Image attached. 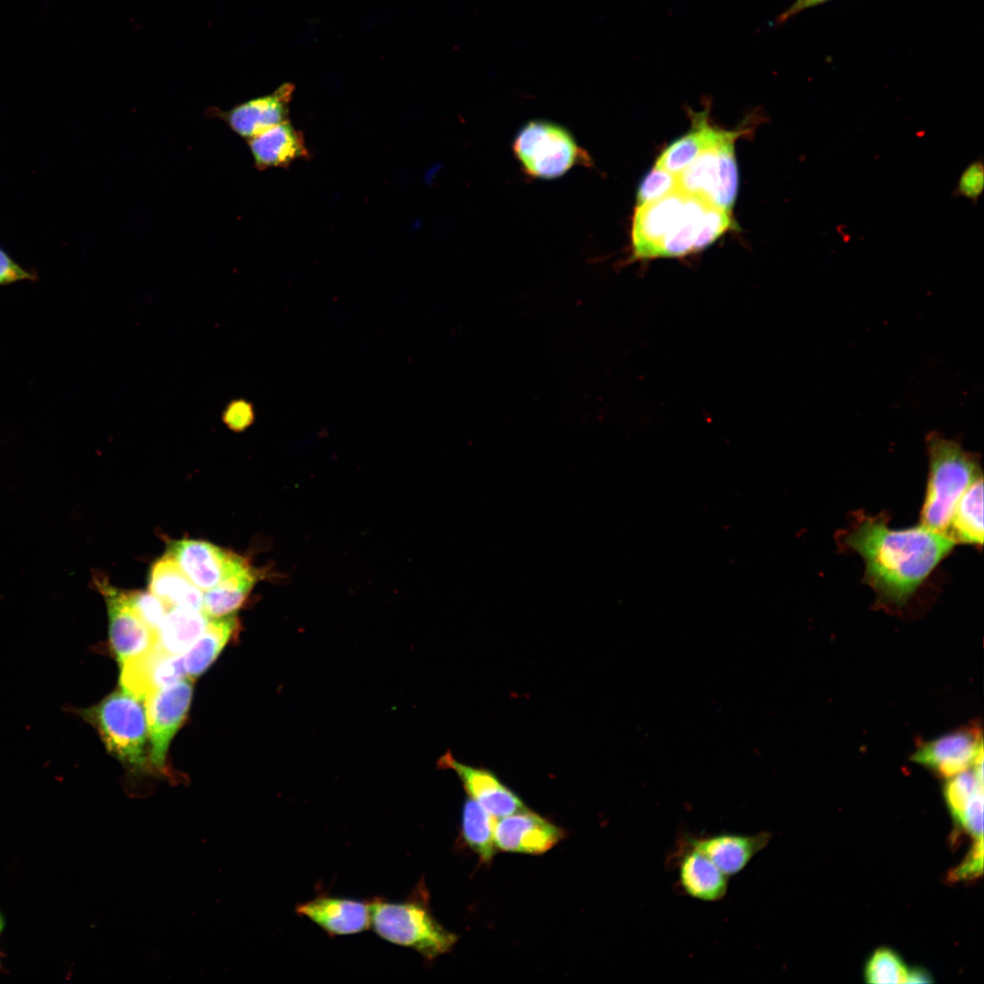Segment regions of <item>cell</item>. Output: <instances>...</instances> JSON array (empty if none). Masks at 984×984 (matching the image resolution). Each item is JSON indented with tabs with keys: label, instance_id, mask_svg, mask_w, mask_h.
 <instances>
[{
	"label": "cell",
	"instance_id": "83f0119b",
	"mask_svg": "<svg viewBox=\"0 0 984 984\" xmlns=\"http://www.w3.org/2000/svg\"><path fill=\"white\" fill-rule=\"evenodd\" d=\"M908 970L900 957L889 948L877 949L868 959L865 977L868 983H906Z\"/></svg>",
	"mask_w": 984,
	"mask_h": 984
},
{
	"label": "cell",
	"instance_id": "ba28073f",
	"mask_svg": "<svg viewBox=\"0 0 984 984\" xmlns=\"http://www.w3.org/2000/svg\"><path fill=\"white\" fill-rule=\"evenodd\" d=\"M911 761L943 777H952L983 763L982 733L977 727H965L943 734L920 744Z\"/></svg>",
	"mask_w": 984,
	"mask_h": 984
},
{
	"label": "cell",
	"instance_id": "f1b7e54d",
	"mask_svg": "<svg viewBox=\"0 0 984 984\" xmlns=\"http://www.w3.org/2000/svg\"><path fill=\"white\" fill-rule=\"evenodd\" d=\"M678 190L677 175L654 165L638 189L637 205L653 201Z\"/></svg>",
	"mask_w": 984,
	"mask_h": 984
},
{
	"label": "cell",
	"instance_id": "3957f363",
	"mask_svg": "<svg viewBox=\"0 0 984 984\" xmlns=\"http://www.w3.org/2000/svg\"><path fill=\"white\" fill-rule=\"evenodd\" d=\"M370 913V926L378 937L412 948L426 960L449 952L458 939L433 916L429 895L423 882H419L410 896L401 902L373 898Z\"/></svg>",
	"mask_w": 984,
	"mask_h": 984
},
{
	"label": "cell",
	"instance_id": "2e32d148",
	"mask_svg": "<svg viewBox=\"0 0 984 984\" xmlns=\"http://www.w3.org/2000/svg\"><path fill=\"white\" fill-rule=\"evenodd\" d=\"M267 576L247 559L231 553L221 579L203 593L202 612L210 619L232 614L244 603L254 585Z\"/></svg>",
	"mask_w": 984,
	"mask_h": 984
},
{
	"label": "cell",
	"instance_id": "f35d334b",
	"mask_svg": "<svg viewBox=\"0 0 984 984\" xmlns=\"http://www.w3.org/2000/svg\"><path fill=\"white\" fill-rule=\"evenodd\" d=\"M3 928H4V918L0 914V933H1L2 929H3Z\"/></svg>",
	"mask_w": 984,
	"mask_h": 984
},
{
	"label": "cell",
	"instance_id": "e0dca14e",
	"mask_svg": "<svg viewBox=\"0 0 984 984\" xmlns=\"http://www.w3.org/2000/svg\"><path fill=\"white\" fill-rule=\"evenodd\" d=\"M293 90L292 84L284 83L272 94L234 107L223 113V117L234 132L251 138L287 120Z\"/></svg>",
	"mask_w": 984,
	"mask_h": 984
},
{
	"label": "cell",
	"instance_id": "4dcf8cb0",
	"mask_svg": "<svg viewBox=\"0 0 984 984\" xmlns=\"http://www.w3.org/2000/svg\"><path fill=\"white\" fill-rule=\"evenodd\" d=\"M733 225L730 211L710 205L706 210L700 234L696 243V251L710 246Z\"/></svg>",
	"mask_w": 984,
	"mask_h": 984
},
{
	"label": "cell",
	"instance_id": "e575fe53",
	"mask_svg": "<svg viewBox=\"0 0 984 984\" xmlns=\"http://www.w3.org/2000/svg\"><path fill=\"white\" fill-rule=\"evenodd\" d=\"M36 278L37 276L34 272L22 268L0 248V285L26 280L36 281Z\"/></svg>",
	"mask_w": 984,
	"mask_h": 984
},
{
	"label": "cell",
	"instance_id": "44dd1931",
	"mask_svg": "<svg viewBox=\"0 0 984 984\" xmlns=\"http://www.w3.org/2000/svg\"><path fill=\"white\" fill-rule=\"evenodd\" d=\"M707 117V110L694 115L692 128L670 144L659 156L655 165L677 175L702 150L722 140L728 131L711 126Z\"/></svg>",
	"mask_w": 984,
	"mask_h": 984
},
{
	"label": "cell",
	"instance_id": "cb8c5ba5",
	"mask_svg": "<svg viewBox=\"0 0 984 984\" xmlns=\"http://www.w3.org/2000/svg\"><path fill=\"white\" fill-rule=\"evenodd\" d=\"M238 626L233 614L210 619L201 635L183 655L184 668L189 678L199 677L210 666Z\"/></svg>",
	"mask_w": 984,
	"mask_h": 984
},
{
	"label": "cell",
	"instance_id": "d6a6232c",
	"mask_svg": "<svg viewBox=\"0 0 984 984\" xmlns=\"http://www.w3.org/2000/svg\"><path fill=\"white\" fill-rule=\"evenodd\" d=\"M983 786L970 797L961 817V824L975 839L983 837Z\"/></svg>",
	"mask_w": 984,
	"mask_h": 984
},
{
	"label": "cell",
	"instance_id": "9a60e30c",
	"mask_svg": "<svg viewBox=\"0 0 984 984\" xmlns=\"http://www.w3.org/2000/svg\"><path fill=\"white\" fill-rule=\"evenodd\" d=\"M295 912L330 936L357 934L371 924L370 901L321 895L297 905Z\"/></svg>",
	"mask_w": 984,
	"mask_h": 984
},
{
	"label": "cell",
	"instance_id": "ac0fdd59",
	"mask_svg": "<svg viewBox=\"0 0 984 984\" xmlns=\"http://www.w3.org/2000/svg\"><path fill=\"white\" fill-rule=\"evenodd\" d=\"M231 552L201 540L172 541L168 553L188 579L202 591L221 579Z\"/></svg>",
	"mask_w": 984,
	"mask_h": 984
},
{
	"label": "cell",
	"instance_id": "30bf717a",
	"mask_svg": "<svg viewBox=\"0 0 984 984\" xmlns=\"http://www.w3.org/2000/svg\"><path fill=\"white\" fill-rule=\"evenodd\" d=\"M105 597L109 620V642L119 665L157 645L149 629L126 600L123 591L97 583Z\"/></svg>",
	"mask_w": 984,
	"mask_h": 984
},
{
	"label": "cell",
	"instance_id": "8992f818",
	"mask_svg": "<svg viewBox=\"0 0 984 984\" xmlns=\"http://www.w3.org/2000/svg\"><path fill=\"white\" fill-rule=\"evenodd\" d=\"M192 692V679L185 677L148 694L143 701L151 745L149 758L160 771L165 769L170 741L188 713Z\"/></svg>",
	"mask_w": 984,
	"mask_h": 984
},
{
	"label": "cell",
	"instance_id": "ffe728a7",
	"mask_svg": "<svg viewBox=\"0 0 984 984\" xmlns=\"http://www.w3.org/2000/svg\"><path fill=\"white\" fill-rule=\"evenodd\" d=\"M149 588V591L169 609L181 607L202 611V590L188 579L169 554H165L153 564Z\"/></svg>",
	"mask_w": 984,
	"mask_h": 984
},
{
	"label": "cell",
	"instance_id": "74e56055",
	"mask_svg": "<svg viewBox=\"0 0 984 984\" xmlns=\"http://www.w3.org/2000/svg\"><path fill=\"white\" fill-rule=\"evenodd\" d=\"M932 982L931 977L927 971L923 969H913L908 971L906 983H930Z\"/></svg>",
	"mask_w": 984,
	"mask_h": 984
},
{
	"label": "cell",
	"instance_id": "f546056e",
	"mask_svg": "<svg viewBox=\"0 0 984 984\" xmlns=\"http://www.w3.org/2000/svg\"><path fill=\"white\" fill-rule=\"evenodd\" d=\"M123 594L137 615L149 629L157 632L169 608L151 592L123 591Z\"/></svg>",
	"mask_w": 984,
	"mask_h": 984
},
{
	"label": "cell",
	"instance_id": "4316f807",
	"mask_svg": "<svg viewBox=\"0 0 984 984\" xmlns=\"http://www.w3.org/2000/svg\"><path fill=\"white\" fill-rule=\"evenodd\" d=\"M979 786H983V763L952 776L946 783L944 796L952 816L958 823L960 822L970 797Z\"/></svg>",
	"mask_w": 984,
	"mask_h": 984
},
{
	"label": "cell",
	"instance_id": "277c9868",
	"mask_svg": "<svg viewBox=\"0 0 984 984\" xmlns=\"http://www.w3.org/2000/svg\"><path fill=\"white\" fill-rule=\"evenodd\" d=\"M74 711L96 730L110 754L134 772L145 770L149 732L141 701L122 689Z\"/></svg>",
	"mask_w": 984,
	"mask_h": 984
},
{
	"label": "cell",
	"instance_id": "7c38bea8",
	"mask_svg": "<svg viewBox=\"0 0 984 984\" xmlns=\"http://www.w3.org/2000/svg\"><path fill=\"white\" fill-rule=\"evenodd\" d=\"M438 766L453 770L468 797L479 804L493 818H500L526 808L515 792L488 769L456 761L450 753L438 760Z\"/></svg>",
	"mask_w": 984,
	"mask_h": 984
},
{
	"label": "cell",
	"instance_id": "484cf974",
	"mask_svg": "<svg viewBox=\"0 0 984 984\" xmlns=\"http://www.w3.org/2000/svg\"><path fill=\"white\" fill-rule=\"evenodd\" d=\"M493 818L479 804L467 798L462 807L460 835L465 845L486 865L497 852Z\"/></svg>",
	"mask_w": 984,
	"mask_h": 984
},
{
	"label": "cell",
	"instance_id": "9c48e42d",
	"mask_svg": "<svg viewBox=\"0 0 984 984\" xmlns=\"http://www.w3.org/2000/svg\"><path fill=\"white\" fill-rule=\"evenodd\" d=\"M565 835L561 827L527 808L494 823L496 847L504 852L540 855L559 844Z\"/></svg>",
	"mask_w": 984,
	"mask_h": 984
},
{
	"label": "cell",
	"instance_id": "d6986e66",
	"mask_svg": "<svg viewBox=\"0 0 984 984\" xmlns=\"http://www.w3.org/2000/svg\"><path fill=\"white\" fill-rule=\"evenodd\" d=\"M249 146L256 167L261 169L286 167L309 153L302 134L288 120L249 138Z\"/></svg>",
	"mask_w": 984,
	"mask_h": 984
},
{
	"label": "cell",
	"instance_id": "6da1fadb",
	"mask_svg": "<svg viewBox=\"0 0 984 984\" xmlns=\"http://www.w3.org/2000/svg\"><path fill=\"white\" fill-rule=\"evenodd\" d=\"M853 516L838 541L863 559V582L882 604L904 606L956 545L921 524L893 529L885 512L870 516L858 511Z\"/></svg>",
	"mask_w": 984,
	"mask_h": 984
},
{
	"label": "cell",
	"instance_id": "7a4b0ae2",
	"mask_svg": "<svg viewBox=\"0 0 984 984\" xmlns=\"http://www.w3.org/2000/svg\"><path fill=\"white\" fill-rule=\"evenodd\" d=\"M925 440L929 471L920 524L945 534L961 496L982 474L979 456L937 431Z\"/></svg>",
	"mask_w": 984,
	"mask_h": 984
},
{
	"label": "cell",
	"instance_id": "5bb4252c",
	"mask_svg": "<svg viewBox=\"0 0 984 984\" xmlns=\"http://www.w3.org/2000/svg\"><path fill=\"white\" fill-rule=\"evenodd\" d=\"M677 868L678 888L686 896L705 902L722 900L728 890V877L707 856L677 839L669 859Z\"/></svg>",
	"mask_w": 984,
	"mask_h": 984
},
{
	"label": "cell",
	"instance_id": "d590c367",
	"mask_svg": "<svg viewBox=\"0 0 984 984\" xmlns=\"http://www.w3.org/2000/svg\"><path fill=\"white\" fill-rule=\"evenodd\" d=\"M832 0H794V3L781 14L777 15L774 21L775 26H781L797 15L799 13L821 5H824Z\"/></svg>",
	"mask_w": 984,
	"mask_h": 984
},
{
	"label": "cell",
	"instance_id": "7402d4cb",
	"mask_svg": "<svg viewBox=\"0 0 984 984\" xmlns=\"http://www.w3.org/2000/svg\"><path fill=\"white\" fill-rule=\"evenodd\" d=\"M210 618L202 611L181 607L169 609L157 629V647L181 655L205 630Z\"/></svg>",
	"mask_w": 984,
	"mask_h": 984
},
{
	"label": "cell",
	"instance_id": "4fadbf2b",
	"mask_svg": "<svg viewBox=\"0 0 984 984\" xmlns=\"http://www.w3.org/2000/svg\"><path fill=\"white\" fill-rule=\"evenodd\" d=\"M120 666L122 689L141 702L148 694L187 676L183 655L168 653L157 646Z\"/></svg>",
	"mask_w": 984,
	"mask_h": 984
},
{
	"label": "cell",
	"instance_id": "8fae6325",
	"mask_svg": "<svg viewBox=\"0 0 984 984\" xmlns=\"http://www.w3.org/2000/svg\"><path fill=\"white\" fill-rule=\"evenodd\" d=\"M771 839L769 832L753 835L722 832L696 836L683 832L679 840L707 856L727 876L743 870Z\"/></svg>",
	"mask_w": 984,
	"mask_h": 984
},
{
	"label": "cell",
	"instance_id": "1f68e13d",
	"mask_svg": "<svg viewBox=\"0 0 984 984\" xmlns=\"http://www.w3.org/2000/svg\"><path fill=\"white\" fill-rule=\"evenodd\" d=\"M984 190V161L979 158L962 171L951 194L953 198H965L977 205Z\"/></svg>",
	"mask_w": 984,
	"mask_h": 984
},
{
	"label": "cell",
	"instance_id": "5b68a950",
	"mask_svg": "<svg viewBox=\"0 0 984 984\" xmlns=\"http://www.w3.org/2000/svg\"><path fill=\"white\" fill-rule=\"evenodd\" d=\"M513 152L525 173L538 179H555L583 163L586 154L569 131L560 125L532 120L517 133Z\"/></svg>",
	"mask_w": 984,
	"mask_h": 984
},
{
	"label": "cell",
	"instance_id": "836d02e7",
	"mask_svg": "<svg viewBox=\"0 0 984 984\" xmlns=\"http://www.w3.org/2000/svg\"><path fill=\"white\" fill-rule=\"evenodd\" d=\"M982 867L983 837L975 839L967 858L949 874V878L955 881L973 878L982 874Z\"/></svg>",
	"mask_w": 984,
	"mask_h": 984
},
{
	"label": "cell",
	"instance_id": "8d00e7d4",
	"mask_svg": "<svg viewBox=\"0 0 984 984\" xmlns=\"http://www.w3.org/2000/svg\"><path fill=\"white\" fill-rule=\"evenodd\" d=\"M251 409L248 405H244L233 410V417L231 418L229 423L235 429H242L251 422Z\"/></svg>",
	"mask_w": 984,
	"mask_h": 984
},
{
	"label": "cell",
	"instance_id": "603a6c76",
	"mask_svg": "<svg viewBox=\"0 0 984 984\" xmlns=\"http://www.w3.org/2000/svg\"><path fill=\"white\" fill-rule=\"evenodd\" d=\"M956 544H983V476L979 475L958 500L945 533Z\"/></svg>",
	"mask_w": 984,
	"mask_h": 984
},
{
	"label": "cell",
	"instance_id": "52a82bcc",
	"mask_svg": "<svg viewBox=\"0 0 984 984\" xmlns=\"http://www.w3.org/2000/svg\"><path fill=\"white\" fill-rule=\"evenodd\" d=\"M690 195L680 190L637 205L631 226V259H656L661 242L679 226L686 214Z\"/></svg>",
	"mask_w": 984,
	"mask_h": 984
},
{
	"label": "cell",
	"instance_id": "d4e9b609",
	"mask_svg": "<svg viewBox=\"0 0 984 984\" xmlns=\"http://www.w3.org/2000/svg\"><path fill=\"white\" fill-rule=\"evenodd\" d=\"M729 133L730 131L727 135ZM725 137L717 144L702 150L677 174L681 191L699 197L715 206L721 181L720 145Z\"/></svg>",
	"mask_w": 984,
	"mask_h": 984
}]
</instances>
